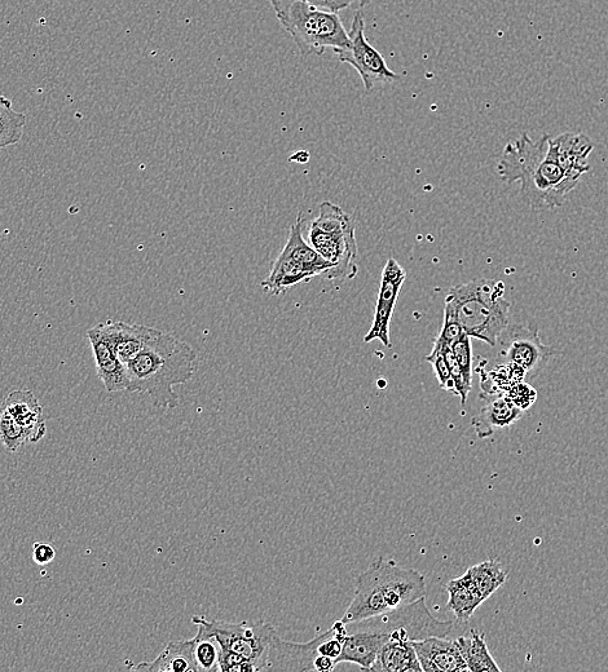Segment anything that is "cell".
Returning <instances> with one entry per match:
<instances>
[{"instance_id": "4316f807", "label": "cell", "mask_w": 608, "mask_h": 672, "mask_svg": "<svg viewBox=\"0 0 608 672\" xmlns=\"http://www.w3.org/2000/svg\"><path fill=\"white\" fill-rule=\"evenodd\" d=\"M426 361L430 362L431 366H433L440 387H442L444 391L452 392L453 395H456L455 382H453L451 370H449L442 348L434 346L433 351L426 357Z\"/></svg>"}, {"instance_id": "30bf717a", "label": "cell", "mask_w": 608, "mask_h": 672, "mask_svg": "<svg viewBox=\"0 0 608 672\" xmlns=\"http://www.w3.org/2000/svg\"><path fill=\"white\" fill-rule=\"evenodd\" d=\"M405 278H407V272L404 271L402 265L396 262L395 259H389L385 269H383L376 313H374L373 325L370 327L369 333L365 335V343L380 340L383 346L387 348L392 347L390 324Z\"/></svg>"}, {"instance_id": "f546056e", "label": "cell", "mask_w": 608, "mask_h": 672, "mask_svg": "<svg viewBox=\"0 0 608 672\" xmlns=\"http://www.w3.org/2000/svg\"><path fill=\"white\" fill-rule=\"evenodd\" d=\"M506 396L509 397V400L515 406L524 411L530 409L535 404L537 392L530 384L518 382L506 392Z\"/></svg>"}, {"instance_id": "d6a6232c", "label": "cell", "mask_w": 608, "mask_h": 672, "mask_svg": "<svg viewBox=\"0 0 608 672\" xmlns=\"http://www.w3.org/2000/svg\"><path fill=\"white\" fill-rule=\"evenodd\" d=\"M336 666V660L323 654H317L314 661V671L317 672H330L336 669Z\"/></svg>"}, {"instance_id": "d6986e66", "label": "cell", "mask_w": 608, "mask_h": 672, "mask_svg": "<svg viewBox=\"0 0 608 672\" xmlns=\"http://www.w3.org/2000/svg\"><path fill=\"white\" fill-rule=\"evenodd\" d=\"M370 671L422 672L411 640H389L383 644Z\"/></svg>"}, {"instance_id": "ffe728a7", "label": "cell", "mask_w": 608, "mask_h": 672, "mask_svg": "<svg viewBox=\"0 0 608 672\" xmlns=\"http://www.w3.org/2000/svg\"><path fill=\"white\" fill-rule=\"evenodd\" d=\"M447 592L449 595L447 609L455 614L460 623H467L474 616L475 610L484 603L482 595L475 587L470 573L448 582Z\"/></svg>"}, {"instance_id": "9c48e42d", "label": "cell", "mask_w": 608, "mask_h": 672, "mask_svg": "<svg viewBox=\"0 0 608 672\" xmlns=\"http://www.w3.org/2000/svg\"><path fill=\"white\" fill-rule=\"evenodd\" d=\"M501 355L510 365L518 366L524 373L536 374L555 355V349L541 342L539 327L528 324L509 325L502 333Z\"/></svg>"}, {"instance_id": "8992f818", "label": "cell", "mask_w": 608, "mask_h": 672, "mask_svg": "<svg viewBox=\"0 0 608 672\" xmlns=\"http://www.w3.org/2000/svg\"><path fill=\"white\" fill-rule=\"evenodd\" d=\"M312 247L334 267L323 274L325 280H352L358 274V243L354 221L332 202L320 205L319 218L311 225Z\"/></svg>"}, {"instance_id": "ac0fdd59", "label": "cell", "mask_w": 608, "mask_h": 672, "mask_svg": "<svg viewBox=\"0 0 608 672\" xmlns=\"http://www.w3.org/2000/svg\"><path fill=\"white\" fill-rule=\"evenodd\" d=\"M135 671L148 672H197L195 641H170L163 652L152 662H142L132 667Z\"/></svg>"}, {"instance_id": "7a4b0ae2", "label": "cell", "mask_w": 608, "mask_h": 672, "mask_svg": "<svg viewBox=\"0 0 608 672\" xmlns=\"http://www.w3.org/2000/svg\"><path fill=\"white\" fill-rule=\"evenodd\" d=\"M197 352L189 344L163 331L126 364L127 392L145 393L154 406L175 409L179 397L174 386L189 382L195 375Z\"/></svg>"}, {"instance_id": "7c38bea8", "label": "cell", "mask_w": 608, "mask_h": 672, "mask_svg": "<svg viewBox=\"0 0 608 672\" xmlns=\"http://www.w3.org/2000/svg\"><path fill=\"white\" fill-rule=\"evenodd\" d=\"M422 672H464L469 671L456 640L431 636L424 640L412 641Z\"/></svg>"}, {"instance_id": "d4e9b609", "label": "cell", "mask_w": 608, "mask_h": 672, "mask_svg": "<svg viewBox=\"0 0 608 672\" xmlns=\"http://www.w3.org/2000/svg\"><path fill=\"white\" fill-rule=\"evenodd\" d=\"M0 442L11 453L17 452L22 445L29 442L20 424L3 408H0Z\"/></svg>"}, {"instance_id": "484cf974", "label": "cell", "mask_w": 608, "mask_h": 672, "mask_svg": "<svg viewBox=\"0 0 608 672\" xmlns=\"http://www.w3.org/2000/svg\"><path fill=\"white\" fill-rule=\"evenodd\" d=\"M458 365L462 370V377L465 380V386L471 392V383H473V349H471V338L469 335H462L452 346Z\"/></svg>"}, {"instance_id": "836d02e7", "label": "cell", "mask_w": 608, "mask_h": 672, "mask_svg": "<svg viewBox=\"0 0 608 672\" xmlns=\"http://www.w3.org/2000/svg\"><path fill=\"white\" fill-rule=\"evenodd\" d=\"M370 2H372V0H360V7H365Z\"/></svg>"}, {"instance_id": "ba28073f", "label": "cell", "mask_w": 608, "mask_h": 672, "mask_svg": "<svg viewBox=\"0 0 608 672\" xmlns=\"http://www.w3.org/2000/svg\"><path fill=\"white\" fill-rule=\"evenodd\" d=\"M364 32V16L359 11L356 13L350 33H348L350 42L346 47L338 48L334 52L337 53L339 61L351 65L360 74L365 92L370 94L377 84L399 81V77L387 66L381 53L370 46Z\"/></svg>"}, {"instance_id": "cb8c5ba5", "label": "cell", "mask_w": 608, "mask_h": 672, "mask_svg": "<svg viewBox=\"0 0 608 672\" xmlns=\"http://www.w3.org/2000/svg\"><path fill=\"white\" fill-rule=\"evenodd\" d=\"M25 123V114L16 112L12 101L0 96V150L20 143Z\"/></svg>"}, {"instance_id": "e0dca14e", "label": "cell", "mask_w": 608, "mask_h": 672, "mask_svg": "<svg viewBox=\"0 0 608 672\" xmlns=\"http://www.w3.org/2000/svg\"><path fill=\"white\" fill-rule=\"evenodd\" d=\"M101 329L112 340L114 348L120 356L123 364H127L132 357L138 355L152 339L156 329L143 325H130L122 321L103 322Z\"/></svg>"}, {"instance_id": "3957f363", "label": "cell", "mask_w": 608, "mask_h": 672, "mask_svg": "<svg viewBox=\"0 0 608 672\" xmlns=\"http://www.w3.org/2000/svg\"><path fill=\"white\" fill-rule=\"evenodd\" d=\"M424 574L378 557L355 582V595L341 620L350 625L426 598Z\"/></svg>"}, {"instance_id": "7402d4cb", "label": "cell", "mask_w": 608, "mask_h": 672, "mask_svg": "<svg viewBox=\"0 0 608 672\" xmlns=\"http://www.w3.org/2000/svg\"><path fill=\"white\" fill-rule=\"evenodd\" d=\"M473 579L475 587L484 601L491 598L499 588L504 585L508 572L502 567L499 560L489 559L467 569Z\"/></svg>"}, {"instance_id": "603a6c76", "label": "cell", "mask_w": 608, "mask_h": 672, "mask_svg": "<svg viewBox=\"0 0 608 672\" xmlns=\"http://www.w3.org/2000/svg\"><path fill=\"white\" fill-rule=\"evenodd\" d=\"M198 627L197 635L193 638L195 641V661L197 672H220L219 658L222 647L219 641L204 623L192 620Z\"/></svg>"}, {"instance_id": "52a82bcc", "label": "cell", "mask_w": 608, "mask_h": 672, "mask_svg": "<svg viewBox=\"0 0 608 672\" xmlns=\"http://www.w3.org/2000/svg\"><path fill=\"white\" fill-rule=\"evenodd\" d=\"M192 620L204 623L206 629L218 639L222 649L248 658L257 665L258 671H264L268 651L273 638L277 635L271 623L263 621L227 623L207 621L205 617L200 616L192 617Z\"/></svg>"}, {"instance_id": "1f68e13d", "label": "cell", "mask_w": 608, "mask_h": 672, "mask_svg": "<svg viewBox=\"0 0 608 672\" xmlns=\"http://www.w3.org/2000/svg\"><path fill=\"white\" fill-rule=\"evenodd\" d=\"M56 551L54 546L48 543L38 542L33 546V560L38 565H47L55 560Z\"/></svg>"}, {"instance_id": "9a60e30c", "label": "cell", "mask_w": 608, "mask_h": 672, "mask_svg": "<svg viewBox=\"0 0 608 672\" xmlns=\"http://www.w3.org/2000/svg\"><path fill=\"white\" fill-rule=\"evenodd\" d=\"M594 149L593 141L584 134H567L550 136L549 153L555 162L568 174L581 178L590 170L589 154Z\"/></svg>"}, {"instance_id": "f1b7e54d", "label": "cell", "mask_w": 608, "mask_h": 672, "mask_svg": "<svg viewBox=\"0 0 608 672\" xmlns=\"http://www.w3.org/2000/svg\"><path fill=\"white\" fill-rule=\"evenodd\" d=\"M219 669L220 672H258V667L253 661L226 649L220 652Z\"/></svg>"}, {"instance_id": "6da1fadb", "label": "cell", "mask_w": 608, "mask_h": 672, "mask_svg": "<svg viewBox=\"0 0 608 672\" xmlns=\"http://www.w3.org/2000/svg\"><path fill=\"white\" fill-rule=\"evenodd\" d=\"M549 135L532 140L527 134L510 141L497 165L506 184L521 183V197L533 210H554L565 205L581 178L568 174L549 153Z\"/></svg>"}, {"instance_id": "4fadbf2b", "label": "cell", "mask_w": 608, "mask_h": 672, "mask_svg": "<svg viewBox=\"0 0 608 672\" xmlns=\"http://www.w3.org/2000/svg\"><path fill=\"white\" fill-rule=\"evenodd\" d=\"M321 636L308 643H290L280 638L279 634L273 638L268 651L264 671H314V661L317 656V645Z\"/></svg>"}, {"instance_id": "5b68a950", "label": "cell", "mask_w": 608, "mask_h": 672, "mask_svg": "<svg viewBox=\"0 0 608 672\" xmlns=\"http://www.w3.org/2000/svg\"><path fill=\"white\" fill-rule=\"evenodd\" d=\"M277 20L303 56H321L326 48L346 47L350 35L336 13L319 10L307 0H267Z\"/></svg>"}, {"instance_id": "44dd1931", "label": "cell", "mask_w": 608, "mask_h": 672, "mask_svg": "<svg viewBox=\"0 0 608 672\" xmlns=\"http://www.w3.org/2000/svg\"><path fill=\"white\" fill-rule=\"evenodd\" d=\"M456 641L469 671H501L489 653L483 632L471 630L469 636H460Z\"/></svg>"}, {"instance_id": "4dcf8cb0", "label": "cell", "mask_w": 608, "mask_h": 672, "mask_svg": "<svg viewBox=\"0 0 608 672\" xmlns=\"http://www.w3.org/2000/svg\"><path fill=\"white\" fill-rule=\"evenodd\" d=\"M307 2L321 11L338 15L339 12L350 7L355 0H307Z\"/></svg>"}, {"instance_id": "5bb4252c", "label": "cell", "mask_w": 608, "mask_h": 672, "mask_svg": "<svg viewBox=\"0 0 608 672\" xmlns=\"http://www.w3.org/2000/svg\"><path fill=\"white\" fill-rule=\"evenodd\" d=\"M484 404L471 423L479 439L491 437L496 430L513 426L523 417L524 411L509 400L506 393H482Z\"/></svg>"}, {"instance_id": "83f0119b", "label": "cell", "mask_w": 608, "mask_h": 672, "mask_svg": "<svg viewBox=\"0 0 608 672\" xmlns=\"http://www.w3.org/2000/svg\"><path fill=\"white\" fill-rule=\"evenodd\" d=\"M465 334V331L462 330L460 324H458L457 318L449 309L444 308V321L442 330L438 338H436L434 344H439V346H448L452 347L453 344Z\"/></svg>"}, {"instance_id": "8fae6325", "label": "cell", "mask_w": 608, "mask_h": 672, "mask_svg": "<svg viewBox=\"0 0 608 672\" xmlns=\"http://www.w3.org/2000/svg\"><path fill=\"white\" fill-rule=\"evenodd\" d=\"M87 338L90 340L92 353H94L96 371L107 391L109 393L127 392L129 379H127L126 365L118 356L112 340L108 338L100 325L88 330Z\"/></svg>"}, {"instance_id": "2e32d148", "label": "cell", "mask_w": 608, "mask_h": 672, "mask_svg": "<svg viewBox=\"0 0 608 672\" xmlns=\"http://www.w3.org/2000/svg\"><path fill=\"white\" fill-rule=\"evenodd\" d=\"M0 408L6 410L20 424L22 430L26 433V437H28V441L32 444L41 441L46 436L47 426L43 408L33 392H10Z\"/></svg>"}, {"instance_id": "277c9868", "label": "cell", "mask_w": 608, "mask_h": 672, "mask_svg": "<svg viewBox=\"0 0 608 672\" xmlns=\"http://www.w3.org/2000/svg\"><path fill=\"white\" fill-rule=\"evenodd\" d=\"M504 295L502 282L478 278L452 287L444 308L455 315L466 335L496 347L510 325L511 304Z\"/></svg>"}]
</instances>
